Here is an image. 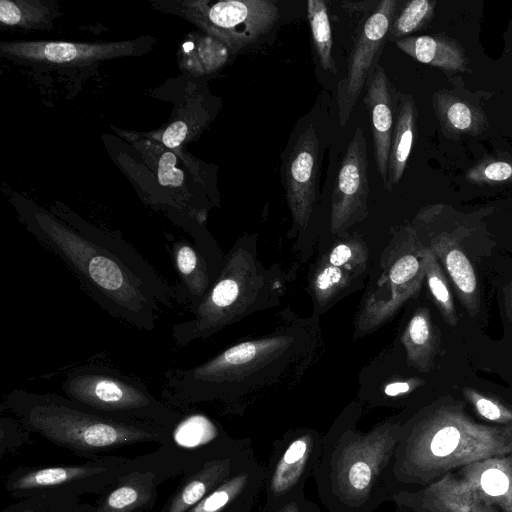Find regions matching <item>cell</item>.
<instances>
[{
	"mask_svg": "<svg viewBox=\"0 0 512 512\" xmlns=\"http://www.w3.org/2000/svg\"><path fill=\"white\" fill-rule=\"evenodd\" d=\"M186 135L187 125L183 121H175L163 133L162 141L166 147L176 148L184 141Z\"/></svg>",
	"mask_w": 512,
	"mask_h": 512,
	"instance_id": "39",
	"label": "cell"
},
{
	"mask_svg": "<svg viewBox=\"0 0 512 512\" xmlns=\"http://www.w3.org/2000/svg\"><path fill=\"white\" fill-rule=\"evenodd\" d=\"M134 458L101 456L83 463L19 466L5 478V491L15 499L54 494L77 498L102 494L133 464Z\"/></svg>",
	"mask_w": 512,
	"mask_h": 512,
	"instance_id": "9",
	"label": "cell"
},
{
	"mask_svg": "<svg viewBox=\"0 0 512 512\" xmlns=\"http://www.w3.org/2000/svg\"><path fill=\"white\" fill-rule=\"evenodd\" d=\"M320 142L314 127L304 129L282 165V181L295 225L305 228L317 198Z\"/></svg>",
	"mask_w": 512,
	"mask_h": 512,
	"instance_id": "15",
	"label": "cell"
},
{
	"mask_svg": "<svg viewBox=\"0 0 512 512\" xmlns=\"http://www.w3.org/2000/svg\"><path fill=\"white\" fill-rule=\"evenodd\" d=\"M197 449H186L172 439L134 457L132 466L99 497L93 512H147L157 501L160 485L182 475L195 460Z\"/></svg>",
	"mask_w": 512,
	"mask_h": 512,
	"instance_id": "10",
	"label": "cell"
},
{
	"mask_svg": "<svg viewBox=\"0 0 512 512\" xmlns=\"http://www.w3.org/2000/svg\"><path fill=\"white\" fill-rule=\"evenodd\" d=\"M270 512H322L320 508L312 501L308 500L304 494H297L281 503H279Z\"/></svg>",
	"mask_w": 512,
	"mask_h": 512,
	"instance_id": "38",
	"label": "cell"
},
{
	"mask_svg": "<svg viewBox=\"0 0 512 512\" xmlns=\"http://www.w3.org/2000/svg\"><path fill=\"white\" fill-rule=\"evenodd\" d=\"M31 434L15 417L2 416L0 418L1 458L20 449L29 441Z\"/></svg>",
	"mask_w": 512,
	"mask_h": 512,
	"instance_id": "36",
	"label": "cell"
},
{
	"mask_svg": "<svg viewBox=\"0 0 512 512\" xmlns=\"http://www.w3.org/2000/svg\"><path fill=\"white\" fill-rule=\"evenodd\" d=\"M418 248L410 228L394 237L388 252L383 254L379 275L362 299L356 332L366 334L377 329L419 292L425 273Z\"/></svg>",
	"mask_w": 512,
	"mask_h": 512,
	"instance_id": "8",
	"label": "cell"
},
{
	"mask_svg": "<svg viewBox=\"0 0 512 512\" xmlns=\"http://www.w3.org/2000/svg\"><path fill=\"white\" fill-rule=\"evenodd\" d=\"M432 103L446 137L477 136L488 126L482 108L454 91H437L433 95Z\"/></svg>",
	"mask_w": 512,
	"mask_h": 512,
	"instance_id": "22",
	"label": "cell"
},
{
	"mask_svg": "<svg viewBox=\"0 0 512 512\" xmlns=\"http://www.w3.org/2000/svg\"><path fill=\"white\" fill-rule=\"evenodd\" d=\"M102 47L77 45L66 42H48L41 44L16 45L14 49L19 54L31 55L36 58H44L52 62L62 63L73 61L77 58L87 57L102 51Z\"/></svg>",
	"mask_w": 512,
	"mask_h": 512,
	"instance_id": "32",
	"label": "cell"
},
{
	"mask_svg": "<svg viewBox=\"0 0 512 512\" xmlns=\"http://www.w3.org/2000/svg\"><path fill=\"white\" fill-rule=\"evenodd\" d=\"M205 17L215 35L239 49L269 32L279 18V10L268 0H228L211 5Z\"/></svg>",
	"mask_w": 512,
	"mask_h": 512,
	"instance_id": "16",
	"label": "cell"
},
{
	"mask_svg": "<svg viewBox=\"0 0 512 512\" xmlns=\"http://www.w3.org/2000/svg\"><path fill=\"white\" fill-rule=\"evenodd\" d=\"M167 249L178 277V283L174 286L177 304H185L191 311L214 282L210 275L208 253L186 240H174Z\"/></svg>",
	"mask_w": 512,
	"mask_h": 512,
	"instance_id": "21",
	"label": "cell"
},
{
	"mask_svg": "<svg viewBox=\"0 0 512 512\" xmlns=\"http://www.w3.org/2000/svg\"><path fill=\"white\" fill-rule=\"evenodd\" d=\"M418 252L435 303L445 321L451 326H455L457 324L455 306L441 265L429 247L419 243Z\"/></svg>",
	"mask_w": 512,
	"mask_h": 512,
	"instance_id": "28",
	"label": "cell"
},
{
	"mask_svg": "<svg viewBox=\"0 0 512 512\" xmlns=\"http://www.w3.org/2000/svg\"><path fill=\"white\" fill-rule=\"evenodd\" d=\"M359 415L357 408L344 412L322 436L312 477L328 512H374L400 490L393 461L407 418H389L361 431Z\"/></svg>",
	"mask_w": 512,
	"mask_h": 512,
	"instance_id": "2",
	"label": "cell"
},
{
	"mask_svg": "<svg viewBox=\"0 0 512 512\" xmlns=\"http://www.w3.org/2000/svg\"><path fill=\"white\" fill-rule=\"evenodd\" d=\"M435 1L412 0L393 18L387 40L397 41L427 26L433 18Z\"/></svg>",
	"mask_w": 512,
	"mask_h": 512,
	"instance_id": "30",
	"label": "cell"
},
{
	"mask_svg": "<svg viewBox=\"0 0 512 512\" xmlns=\"http://www.w3.org/2000/svg\"><path fill=\"white\" fill-rule=\"evenodd\" d=\"M395 44L418 62L437 67L444 72L469 71L466 53L454 39L439 35L408 36L395 41Z\"/></svg>",
	"mask_w": 512,
	"mask_h": 512,
	"instance_id": "24",
	"label": "cell"
},
{
	"mask_svg": "<svg viewBox=\"0 0 512 512\" xmlns=\"http://www.w3.org/2000/svg\"><path fill=\"white\" fill-rule=\"evenodd\" d=\"M472 512H498V511H497L496 507H494L490 504H487L484 501H479L474 505Z\"/></svg>",
	"mask_w": 512,
	"mask_h": 512,
	"instance_id": "43",
	"label": "cell"
},
{
	"mask_svg": "<svg viewBox=\"0 0 512 512\" xmlns=\"http://www.w3.org/2000/svg\"><path fill=\"white\" fill-rule=\"evenodd\" d=\"M94 505L54 494L34 495L6 506L1 512H93Z\"/></svg>",
	"mask_w": 512,
	"mask_h": 512,
	"instance_id": "31",
	"label": "cell"
},
{
	"mask_svg": "<svg viewBox=\"0 0 512 512\" xmlns=\"http://www.w3.org/2000/svg\"><path fill=\"white\" fill-rule=\"evenodd\" d=\"M321 443L317 430L304 427L291 429L273 441L259 512H270L279 503L304 494L305 483L319 459Z\"/></svg>",
	"mask_w": 512,
	"mask_h": 512,
	"instance_id": "12",
	"label": "cell"
},
{
	"mask_svg": "<svg viewBox=\"0 0 512 512\" xmlns=\"http://www.w3.org/2000/svg\"><path fill=\"white\" fill-rule=\"evenodd\" d=\"M28 227L112 317L152 332L161 306L172 308L177 304L174 286L121 238L74 227L43 213L34 214Z\"/></svg>",
	"mask_w": 512,
	"mask_h": 512,
	"instance_id": "1",
	"label": "cell"
},
{
	"mask_svg": "<svg viewBox=\"0 0 512 512\" xmlns=\"http://www.w3.org/2000/svg\"><path fill=\"white\" fill-rule=\"evenodd\" d=\"M512 454V426L475 421L460 400L439 399L406 419L394 454L401 489L426 486L471 463Z\"/></svg>",
	"mask_w": 512,
	"mask_h": 512,
	"instance_id": "3",
	"label": "cell"
},
{
	"mask_svg": "<svg viewBox=\"0 0 512 512\" xmlns=\"http://www.w3.org/2000/svg\"><path fill=\"white\" fill-rule=\"evenodd\" d=\"M364 102L371 120L374 157L384 187L388 179V159L393 134V105L390 83L383 67L378 64L367 82Z\"/></svg>",
	"mask_w": 512,
	"mask_h": 512,
	"instance_id": "19",
	"label": "cell"
},
{
	"mask_svg": "<svg viewBox=\"0 0 512 512\" xmlns=\"http://www.w3.org/2000/svg\"><path fill=\"white\" fill-rule=\"evenodd\" d=\"M410 366L427 372L437 351V334L430 313L425 307L419 308L409 320L402 338Z\"/></svg>",
	"mask_w": 512,
	"mask_h": 512,
	"instance_id": "26",
	"label": "cell"
},
{
	"mask_svg": "<svg viewBox=\"0 0 512 512\" xmlns=\"http://www.w3.org/2000/svg\"><path fill=\"white\" fill-rule=\"evenodd\" d=\"M0 410L15 417L29 432L87 459L126 446L162 445L172 440V431L167 428L106 417L56 393L13 389L2 397Z\"/></svg>",
	"mask_w": 512,
	"mask_h": 512,
	"instance_id": "4",
	"label": "cell"
},
{
	"mask_svg": "<svg viewBox=\"0 0 512 512\" xmlns=\"http://www.w3.org/2000/svg\"><path fill=\"white\" fill-rule=\"evenodd\" d=\"M268 283L247 248L235 246L220 273L199 304L192 318L171 328V338L179 347L207 339L252 311L260 302Z\"/></svg>",
	"mask_w": 512,
	"mask_h": 512,
	"instance_id": "7",
	"label": "cell"
},
{
	"mask_svg": "<svg viewBox=\"0 0 512 512\" xmlns=\"http://www.w3.org/2000/svg\"><path fill=\"white\" fill-rule=\"evenodd\" d=\"M323 260L358 276L366 269L368 250L360 238L350 237L333 246Z\"/></svg>",
	"mask_w": 512,
	"mask_h": 512,
	"instance_id": "33",
	"label": "cell"
},
{
	"mask_svg": "<svg viewBox=\"0 0 512 512\" xmlns=\"http://www.w3.org/2000/svg\"><path fill=\"white\" fill-rule=\"evenodd\" d=\"M265 477L266 467L253 456L188 512H251Z\"/></svg>",
	"mask_w": 512,
	"mask_h": 512,
	"instance_id": "18",
	"label": "cell"
},
{
	"mask_svg": "<svg viewBox=\"0 0 512 512\" xmlns=\"http://www.w3.org/2000/svg\"><path fill=\"white\" fill-rule=\"evenodd\" d=\"M504 297L506 313L512 324V280L504 288Z\"/></svg>",
	"mask_w": 512,
	"mask_h": 512,
	"instance_id": "42",
	"label": "cell"
},
{
	"mask_svg": "<svg viewBox=\"0 0 512 512\" xmlns=\"http://www.w3.org/2000/svg\"><path fill=\"white\" fill-rule=\"evenodd\" d=\"M463 393L480 417L498 426H512L511 407L471 388Z\"/></svg>",
	"mask_w": 512,
	"mask_h": 512,
	"instance_id": "34",
	"label": "cell"
},
{
	"mask_svg": "<svg viewBox=\"0 0 512 512\" xmlns=\"http://www.w3.org/2000/svg\"><path fill=\"white\" fill-rule=\"evenodd\" d=\"M291 335L237 343L192 368H173L164 373L161 400L182 411L204 402H221L225 409L244 392V381L287 352Z\"/></svg>",
	"mask_w": 512,
	"mask_h": 512,
	"instance_id": "5",
	"label": "cell"
},
{
	"mask_svg": "<svg viewBox=\"0 0 512 512\" xmlns=\"http://www.w3.org/2000/svg\"><path fill=\"white\" fill-rule=\"evenodd\" d=\"M368 194L367 145L359 127L344 154L332 194V233H341L367 216Z\"/></svg>",
	"mask_w": 512,
	"mask_h": 512,
	"instance_id": "14",
	"label": "cell"
},
{
	"mask_svg": "<svg viewBox=\"0 0 512 512\" xmlns=\"http://www.w3.org/2000/svg\"><path fill=\"white\" fill-rule=\"evenodd\" d=\"M388 159L386 190L391 191L403 176L417 130V108L412 95L401 94Z\"/></svg>",
	"mask_w": 512,
	"mask_h": 512,
	"instance_id": "25",
	"label": "cell"
},
{
	"mask_svg": "<svg viewBox=\"0 0 512 512\" xmlns=\"http://www.w3.org/2000/svg\"><path fill=\"white\" fill-rule=\"evenodd\" d=\"M307 15L320 64L324 70L335 73L336 67L332 57V31L325 2L309 0Z\"/></svg>",
	"mask_w": 512,
	"mask_h": 512,
	"instance_id": "29",
	"label": "cell"
},
{
	"mask_svg": "<svg viewBox=\"0 0 512 512\" xmlns=\"http://www.w3.org/2000/svg\"><path fill=\"white\" fill-rule=\"evenodd\" d=\"M398 4L397 0L380 1L355 41L346 76L339 82L337 90L342 127L349 120L356 101L378 65Z\"/></svg>",
	"mask_w": 512,
	"mask_h": 512,
	"instance_id": "13",
	"label": "cell"
},
{
	"mask_svg": "<svg viewBox=\"0 0 512 512\" xmlns=\"http://www.w3.org/2000/svg\"><path fill=\"white\" fill-rule=\"evenodd\" d=\"M22 13L19 6L11 1H0V20L7 25H15L22 21Z\"/></svg>",
	"mask_w": 512,
	"mask_h": 512,
	"instance_id": "40",
	"label": "cell"
},
{
	"mask_svg": "<svg viewBox=\"0 0 512 512\" xmlns=\"http://www.w3.org/2000/svg\"><path fill=\"white\" fill-rule=\"evenodd\" d=\"M354 277V274L321 260L310 280V290L316 306L325 308L339 298Z\"/></svg>",
	"mask_w": 512,
	"mask_h": 512,
	"instance_id": "27",
	"label": "cell"
},
{
	"mask_svg": "<svg viewBox=\"0 0 512 512\" xmlns=\"http://www.w3.org/2000/svg\"><path fill=\"white\" fill-rule=\"evenodd\" d=\"M456 475L484 501L501 512H512V454L483 459L457 470Z\"/></svg>",
	"mask_w": 512,
	"mask_h": 512,
	"instance_id": "20",
	"label": "cell"
},
{
	"mask_svg": "<svg viewBox=\"0 0 512 512\" xmlns=\"http://www.w3.org/2000/svg\"><path fill=\"white\" fill-rule=\"evenodd\" d=\"M177 158L172 152H165L159 160L158 182L162 186L177 187L183 183L184 173L176 168Z\"/></svg>",
	"mask_w": 512,
	"mask_h": 512,
	"instance_id": "37",
	"label": "cell"
},
{
	"mask_svg": "<svg viewBox=\"0 0 512 512\" xmlns=\"http://www.w3.org/2000/svg\"><path fill=\"white\" fill-rule=\"evenodd\" d=\"M429 248L448 272L469 314L475 315L478 311L477 278L458 240L442 233L432 239Z\"/></svg>",
	"mask_w": 512,
	"mask_h": 512,
	"instance_id": "23",
	"label": "cell"
},
{
	"mask_svg": "<svg viewBox=\"0 0 512 512\" xmlns=\"http://www.w3.org/2000/svg\"><path fill=\"white\" fill-rule=\"evenodd\" d=\"M415 386H416V384H411V382L396 381V382L387 384L384 388V393L388 397H396V396L408 393Z\"/></svg>",
	"mask_w": 512,
	"mask_h": 512,
	"instance_id": "41",
	"label": "cell"
},
{
	"mask_svg": "<svg viewBox=\"0 0 512 512\" xmlns=\"http://www.w3.org/2000/svg\"><path fill=\"white\" fill-rule=\"evenodd\" d=\"M396 512H411L409 509L396 505Z\"/></svg>",
	"mask_w": 512,
	"mask_h": 512,
	"instance_id": "44",
	"label": "cell"
},
{
	"mask_svg": "<svg viewBox=\"0 0 512 512\" xmlns=\"http://www.w3.org/2000/svg\"><path fill=\"white\" fill-rule=\"evenodd\" d=\"M253 456L250 439H235L227 433L198 447L195 460L158 512L190 511Z\"/></svg>",
	"mask_w": 512,
	"mask_h": 512,
	"instance_id": "11",
	"label": "cell"
},
{
	"mask_svg": "<svg viewBox=\"0 0 512 512\" xmlns=\"http://www.w3.org/2000/svg\"><path fill=\"white\" fill-rule=\"evenodd\" d=\"M62 391L70 400L100 415L156 424L173 431L182 416L157 399L141 381L105 365L87 364L66 373Z\"/></svg>",
	"mask_w": 512,
	"mask_h": 512,
	"instance_id": "6",
	"label": "cell"
},
{
	"mask_svg": "<svg viewBox=\"0 0 512 512\" xmlns=\"http://www.w3.org/2000/svg\"><path fill=\"white\" fill-rule=\"evenodd\" d=\"M466 179L477 185H499L512 182V161L490 159L468 170Z\"/></svg>",
	"mask_w": 512,
	"mask_h": 512,
	"instance_id": "35",
	"label": "cell"
},
{
	"mask_svg": "<svg viewBox=\"0 0 512 512\" xmlns=\"http://www.w3.org/2000/svg\"><path fill=\"white\" fill-rule=\"evenodd\" d=\"M392 502L413 512H472L479 499L456 473L448 472L426 486L399 490Z\"/></svg>",
	"mask_w": 512,
	"mask_h": 512,
	"instance_id": "17",
	"label": "cell"
}]
</instances>
